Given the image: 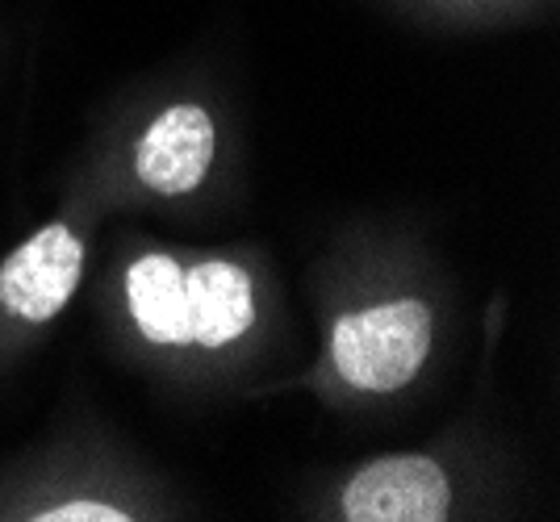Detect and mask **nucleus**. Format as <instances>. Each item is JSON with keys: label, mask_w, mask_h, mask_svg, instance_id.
<instances>
[{"label": "nucleus", "mask_w": 560, "mask_h": 522, "mask_svg": "<svg viewBox=\"0 0 560 522\" xmlns=\"http://www.w3.org/2000/svg\"><path fill=\"white\" fill-rule=\"evenodd\" d=\"M431 352V313L422 301H389L348 313L330 334L339 377L364 393H394L415 380Z\"/></svg>", "instance_id": "f257e3e1"}, {"label": "nucleus", "mask_w": 560, "mask_h": 522, "mask_svg": "<svg viewBox=\"0 0 560 522\" xmlns=\"http://www.w3.org/2000/svg\"><path fill=\"white\" fill-rule=\"evenodd\" d=\"M447 514V476L427 455H389L351 476L343 519L351 522H440Z\"/></svg>", "instance_id": "f03ea898"}, {"label": "nucleus", "mask_w": 560, "mask_h": 522, "mask_svg": "<svg viewBox=\"0 0 560 522\" xmlns=\"http://www.w3.org/2000/svg\"><path fill=\"white\" fill-rule=\"evenodd\" d=\"M84 268V247L68 226H47L0 268V306L25 322H47L68 306Z\"/></svg>", "instance_id": "7ed1b4c3"}, {"label": "nucleus", "mask_w": 560, "mask_h": 522, "mask_svg": "<svg viewBox=\"0 0 560 522\" xmlns=\"http://www.w3.org/2000/svg\"><path fill=\"white\" fill-rule=\"evenodd\" d=\"M213 159V121L197 105H176L151 121L139 143V180L155 192L197 189Z\"/></svg>", "instance_id": "20e7f679"}, {"label": "nucleus", "mask_w": 560, "mask_h": 522, "mask_svg": "<svg viewBox=\"0 0 560 522\" xmlns=\"http://www.w3.org/2000/svg\"><path fill=\"white\" fill-rule=\"evenodd\" d=\"M188 293V331L201 347H222L256 322L252 281L234 263H201L185 276Z\"/></svg>", "instance_id": "39448f33"}, {"label": "nucleus", "mask_w": 560, "mask_h": 522, "mask_svg": "<svg viewBox=\"0 0 560 522\" xmlns=\"http://www.w3.org/2000/svg\"><path fill=\"white\" fill-rule=\"evenodd\" d=\"M135 322L151 343H192L188 331V293L185 272L167 256H142L126 276Z\"/></svg>", "instance_id": "423d86ee"}, {"label": "nucleus", "mask_w": 560, "mask_h": 522, "mask_svg": "<svg viewBox=\"0 0 560 522\" xmlns=\"http://www.w3.org/2000/svg\"><path fill=\"white\" fill-rule=\"evenodd\" d=\"M38 519H50V522H121L126 514H117L114 506H101V501H71V506H59V510L38 514Z\"/></svg>", "instance_id": "0eeeda50"}]
</instances>
